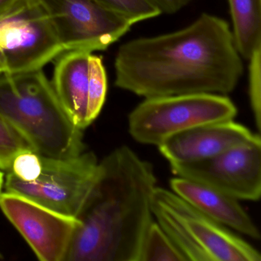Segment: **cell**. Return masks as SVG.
<instances>
[{"label":"cell","instance_id":"obj_7","mask_svg":"<svg viewBox=\"0 0 261 261\" xmlns=\"http://www.w3.org/2000/svg\"><path fill=\"white\" fill-rule=\"evenodd\" d=\"M46 11L65 51H105L134 22L94 0H38Z\"/></svg>","mask_w":261,"mask_h":261},{"label":"cell","instance_id":"obj_14","mask_svg":"<svg viewBox=\"0 0 261 261\" xmlns=\"http://www.w3.org/2000/svg\"><path fill=\"white\" fill-rule=\"evenodd\" d=\"M235 45L242 59L248 60L261 46V0H227Z\"/></svg>","mask_w":261,"mask_h":261},{"label":"cell","instance_id":"obj_11","mask_svg":"<svg viewBox=\"0 0 261 261\" xmlns=\"http://www.w3.org/2000/svg\"><path fill=\"white\" fill-rule=\"evenodd\" d=\"M233 120L201 125L168 139L158 146L169 164L194 163L215 156L257 139Z\"/></svg>","mask_w":261,"mask_h":261},{"label":"cell","instance_id":"obj_12","mask_svg":"<svg viewBox=\"0 0 261 261\" xmlns=\"http://www.w3.org/2000/svg\"><path fill=\"white\" fill-rule=\"evenodd\" d=\"M170 187L180 198L216 222L253 239L260 238L254 221L236 198L182 177L172 178Z\"/></svg>","mask_w":261,"mask_h":261},{"label":"cell","instance_id":"obj_3","mask_svg":"<svg viewBox=\"0 0 261 261\" xmlns=\"http://www.w3.org/2000/svg\"><path fill=\"white\" fill-rule=\"evenodd\" d=\"M0 117L42 156L71 158L85 151L82 129L68 115L42 70L0 72Z\"/></svg>","mask_w":261,"mask_h":261},{"label":"cell","instance_id":"obj_10","mask_svg":"<svg viewBox=\"0 0 261 261\" xmlns=\"http://www.w3.org/2000/svg\"><path fill=\"white\" fill-rule=\"evenodd\" d=\"M152 202L175 217L207 261H259L261 255L245 240L164 188L155 187Z\"/></svg>","mask_w":261,"mask_h":261},{"label":"cell","instance_id":"obj_22","mask_svg":"<svg viewBox=\"0 0 261 261\" xmlns=\"http://www.w3.org/2000/svg\"><path fill=\"white\" fill-rule=\"evenodd\" d=\"M19 1V0H0V16L7 13Z\"/></svg>","mask_w":261,"mask_h":261},{"label":"cell","instance_id":"obj_18","mask_svg":"<svg viewBox=\"0 0 261 261\" xmlns=\"http://www.w3.org/2000/svg\"><path fill=\"white\" fill-rule=\"evenodd\" d=\"M30 149L34 150L10 123L0 117V169L9 172L16 155Z\"/></svg>","mask_w":261,"mask_h":261},{"label":"cell","instance_id":"obj_17","mask_svg":"<svg viewBox=\"0 0 261 261\" xmlns=\"http://www.w3.org/2000/svg\"><path fill=\"white\" fill-rule=\"evenodd\" d=\"M102 7L120 14L134 23L152 19L162 14L150 0H94Z\"/></svg>","mask_w":261,"mask_h":261},{"label":"cell","instance_id":"obj_2","mask_svg":"<svg viewBox=\"0 0 261 261\" xmlns=\"http://www.w3.org/2000/svg\"><path fill=\"white\" fill-rule=\"evenodd\" d=\"M156 181L152 164L128 146L117 148L99 162L65 261H139L145 233L153 221Z\"/></svg>","mask_w":261,"mask_h":261},{"label":"cell","instance_id":"obj_6","mask_svg":"<svg viewBox=\"0 0 261 261\" xmlns=\"http://www.w3.org/2000/svg\"><path fill=\"white\" fill-rule=\"evenodd\" d=\"M42 158V173L35 181L27 182L7 172L6 192L77 218L97 178V158L87 151L71 158Z\"/></svg>","mask_w":261,"mask_h":261},{"label":"cell","instance_id":"obj_21","mask_svg":"<svg viewBox=\"0 0 261 261\" xmlns=\"http://www.w3.org/2000/svg\"><path fill=\"white\" fill-rule=\"evenodd\" d=\"M160 9L162 14H174L193 2L194 0H150Z\"/></svg>","mask_w":261,"mask_h":261},{"label":"cell","instance_id":"obj_9","mask_svg":"<svg viewBox=\"0 0 261 261\" xmlns=\"http://www.w3.org/2000/svg\"><path fill=\"white\" fill-rule=\"evenodd\" d=\"M0 208L42 261H65L77 218L58 213L12 192L0 195Z\"/></svg>","mask_w":261,"mask_h":261},{"label":"cell","instance_id":"obj_19","mask_svg":"<svg viewBox=\"0 0 261 261\" xmlns=\"http://www.w3.org/2000/svg\"><path fill=\"white\" fill-rule=\"evenodd\" d=\"M249 61V97L256 128L261 126V46L252 53Z\"/></svg>","mask_w":261,"mask_h":261},{"label":"cell","instance_id":"obj_1","mask_svg":"<svg viewBox=\"0 0 261 261\" xmlns=\"http://www.w3.org/2000/svg\"><path fill=\"white\" fill-rule=\"evenodd\" d=\"M114 71L117 88L145 98L227 95L242 77L244 63L228 22L202 13L181 30L125 42Z\"/></svg>","mask_w":261,"mask_h":261},{"label":"cell","instance_id":"obj_15","mask_svg":"<svg viewBox=\"0 0 261 261\" xmlns=\"http://www.w3.org/2000/svg\"><path fill=\"white\" fill-rule=\"evenodd\" d=\"M139 261H186L161 226L155 221L148 227Z\"/></svg>","mask_w":261,"mask_h":261},{"label":"cell","instance_id":"obj_25","mask_svg":"<svg viewBox=\"0 0 261 261\" xmlns=\"http://www.w3.org/2000/svg\"><path fill=\"white\" fill-rule=\"evenodd\" d=\"M0 257H1V256H0Z\"/></svg>","mask_w":261,"mask_h":261},{"label":"cell","instance_id":"obj_4","mask_svg":"<svg viewBox=\"0 0 261 261\" xmlns=\"http://www.w3.org/2000/svg\"><path fill=\"white\" fill-rule=\"evenodd\" d=\"M237 114L233 101L221 94L149 97L129 114L128 126L136 141L160 146L180 133L201 125L233 120Z\"/></svg>","mask_w":261,"mask_h":261},{"label":"cell","instance_id":"obj_20","mask_svg":"<svg viewBox=\"0 0 261 261\" xmlns=\"http://www.w3.org/2000/svg\"><path fill=\"white\" fill-rule=\"evenodd\" d=\"M42 171V156L36 151L30 149L16 155L9 172L19 180L30 182L37 179Z\"/></svg>","mask_w":261,"mask_h":261},{"label":"cell","instance_id":"obj_23","mask_svg":"<svg viewBox=\"0 0 261 261\" xmlns=\"http://www.w3.org/2000/svg\"><path fill=\"white\" fill-rule=\"evenodd\" d=\"M4 182H5V174L4 171L0 169V195L2 193L3 188H4Z\"/></svg>","mask_w":261,"mask_h":261},{"label":"cell","instance_id":"obj_16","mask_svg":"<svg viewBox=\"0 0 261 261\" xmlns=\"http://www.w3.org/2000/svg\"><path fill=\"white\" fill-rule=\"evenodd\" d=\"M108 80L103 59L91 53L89 58V81H88V111L87 120L91 124L96 120L106 100Z\"/></svg>","mask_w":261,"mask_h":261},{"label":"cell","instance_id":"obj_24","mask_svg":"<svg viewBox=\"0 0 261 261\" xmlns=\"http://www.w3.org/2000/svg\"><path fill=\"white\" fill-rule=\"evenodd\" d=\"M1 71H4V68H3L2 65L0 63V72H1Z\"/></svg>","mask_w":261,"mask_h":261},{"label":"cell","instance_id":"obj_5","mask_svg":"<svg viewBox=\"0 0 261 261\" xmlns=\"http://www.w3.org/2000/svg\"><path fill=\"white\" fill-rule=\"evenodd\" d=\"M65 51L38 0H19L0 16V63L4 72L39 71Z\"/></svg>","mask_w":261,"mask_h":261},{"label":"cell","instance_id":"obj_8","mask_svg":"<svg viewBox=\"0 0 261 261\" xmlns=\"http://www.w3.org/2000/svg\"><path fill=\"white\" fill-rule=\"evenodd\" d=\"M176 176L193 180L237 200L258 201L261 195V140L194 163L170 164Z\"/></svg>","mask_w":261,"mask_h":261},{"label":"cell","instance_id":"obj_13","mask_svg":"<svg viewBox=\"0 0 261 261\" xmlns=\"http://www.w3.org/2000/svg\"><path fill=\"white\" fill-rule=\"evenodd\" d=\"M56 62L53 85L59 101L79 129H86L89 58L85 51H67Z\"/></svg>","mask_w":261,"mask_h":261}]
</instances>
